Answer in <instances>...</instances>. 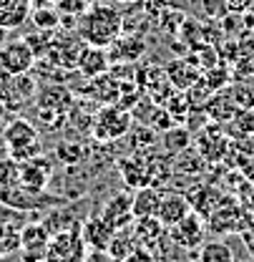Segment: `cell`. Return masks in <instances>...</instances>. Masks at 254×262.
<instances>
[{
	"label": "cell",
	"instance_id": "cell-10",
	"mask_svg": "<svg viewBox=\"0 0 254 262\" xmlns=\"http://www.w3.org/2000/svg\"><path fill=\"white\" fill-rule=\"evenodd\" d=\"M51 174H53V162L45 159L43 154L18 164V179L33 194H43L45 192V187L51 182Z\"/></svg>",
	"mask_w": 254,
	"mask_h": 262
},
{
	"label": "cell",
	"instance_id": "cell-22",
	"mask_svg": "<svg viewBox=\"0 0 254 262\" xmlns=\"http://www.w3.org/2000/svg\"><path fill=\"white\" fill-rule=\"evenodd\" d=\"M136 247H138V237L133 234V225H131V227H126V229H116V232H113L111 245H108L106 252L116 262H124Z\"/></svg>",
	"mask_w": 254,
	"mask_h": 262
},
{
	"label": "cell",
	"instance_id": "cell-27",
	"mask_svg": "<svg viewBox=\"0 0 254 262\" xmlns=\"http://www.w3.org/2000/svg\"><path fill=\"white\" fill-rule=\"evenodd\" d=\"M164 146L169 149V151H174V154H181V151H187L191 144V131L184 126V124H176V126H171V129L164 131Z\"/></svg>",
	"mask_w": 254,
	"mask_h": 262
},
{
	"label": "cell",
	"instance_id": "cell-2",
	"mask_svg": "<svg viewBox=\"0 0 254 262\" xmlns=\"http://www.w3.org/2000/svg\"><path fill=\"white\" fill-rule=\"evenodd\" d=\"M3 144L8 149V157L13 162H28L33 157H40V139H38V129L33 126L28 119L15 116L3 126Z\"/></svg>",
	"mask_w": 254,
	"mask_h": 262
},
{
	"label": "cell",
	"instance_id": "cell-7",
	"mask_svg": "<svg viewBox=\"0 0 254 262\" xmlns=\"http://www.w3.org/2000/svg\"><path fill=\"white\" fill-rule=\"evenodd\" d=\"M33 96H35V81L28 73H20V76L3 73L0 76V101L8 108V114L31 103Z\"/></svg>",
	"mask_w": 254,
	"mask_h": 262
},
{
	"label": "cell",
	"instance_id": "cell-28",
	"mask_svg": "<svg viewBox=\"0 0 254 262\" xmlns=\"http://www.w3.org/2000/svg\"><path fill=\"white\" fill-rule=\"evenodd\" d=\"M88 0H58L56 3V10L61 13V18H73V20H78L86 10H88Z\"/></svg>",
	"mask_w": 254,
	"mask_h": 262
},
{
	"label": "cell",
	"instance_id": "cell-6",
	"mask_svg": "<svg viewBox=\"0 0 254 262\" xmlns=\"http://www.w3.org/2000/svg\"><path fill=\"white\" fill-rule=\"evenodd\" d=\"M119 171L124 177L128 187L138 189V187H156L161 179H166V169L159 162H149L144 157H133V159H119Z\"/></svg>",
	"mask_w": 254,
	"mask_h": 262
},
{
	"label": "cell",
	"instance_id": "cell-21",
	"mask_svg": "<svg viewBox=\"0 0 254 262\" xmlns=\"http://www.w3.org/2000/svg\"><path fill=\"white\" fill-rule=\"evenodd\" d=\"M131 202H133V217H156L159 212V202H161V192L156 187H138L133 194H131Z\"/></svg>",
	"mask_w": 254,
	"mask_h": 262
},
{
	"label": "cell",
	"instance_id": "cell-41",
	"mask_svg": "<svg viewBox=\"0 0 254 262\" xmlns=\"http://www.w3.org/2000/svg\"><path fill=\"white\" fill-rule=\"evenodd\" d=\"M0 76H3V66H0Z\"/></svg>",
	"mask_w": 254,
	"mask_h": 262
},
{
	"label": "cell",
	"instance_id": "cell-20",
	"mask_svg": "<svg viewBox=\"0 0 254 262\" xmlns=\"http://www.w3.org/2000/svg\"><path fill=\"white\" fill-rule=\"evenodd\" d=\"M232 63H234V73L239 78H252L254 76V31L237 38V56H234Z\"/></svg>",
	"mask_w": 254,
	"mask_h": 262
},
{
	"label": "cell",
	"instance_id": "cell-25",
	"mask_svg": "<svg viewBox=\"0 0 254 262\" xmlns=\"http://www.w3.org/2000/svg\"><path fill=\"white\" fill-rule=\"evenodd\" d=\"M199 262H237V260H234V250L226 242L212 239V242H204L199 247Z\"/></svg>",
	"mask_w": 254,
	"mask_h": 262
},
{
	"label": "cell",
	"instance_id": "cell-36",
	"mask_svg": "<svg viewBox=\"0 0 254 262\" xmlns=\"http://www.w3.org/2000/svg\"><path fill=\"white\" fill-rule=\"evenodd\" d=\"M33 8H45V5H56V0H31Z\"/></svg>",
	"mask_w": 254,
	"mask_h": 262
},
{
	"label": "cell",
	"instance_id": "cell-38",
	"mask_svg": "<svg viewBox=\"0 0 254 262\" xmlns=\"http://www.w3.org/2000/svg\"><path fill=\"white\" fill-rule=\"evenodd\" d=\"M5 40H8V31H5V28H0V46H3Z\"/></svg>",
	"mask_w": 254,
	"mask_h": 262
},
{
	"label": "cell",
	"instance_id": "cell-11",
	"mask_svg": "<svg viewBox=\"0 0 254 262\" xmlns=\"http://www.w3.org/2000/svg\"><path fill=\"white\" fill-rule=\"evenodd\" d=\"M101 220L108 225L111 229H126L136 222L133 217V202L128 192H119L113 194L101 209Z\"/></svg>",
	"mask_w": 254,
	"mask_h": 262
},
{
	"label": "cell",
	"instance_id": "cell-13",
	"mask_svg": "<svg viewBox=\"0 0 254 262\" xmlns=\"http://www.w3.org/2000/svg\"><path fill=\"white\" fill-rule=\"evenodd\" d=\"M76 68H78V73L86 76V78H98V76L108 73V71H111L108 51L83 43V48H81V53H78V61H76Z\"/></svg>",
	"mask_w": 254,
	"mask_h": 262
},
{
	"label": "cell",
	"instance_id": "cell-1",
	"mask_svg": "<svg viewBox=\"0 0 254 262\" xmlns=\"http://www.w3.org/2000/svg\"><path fill=\"white\" fill-rule=\"evenodd\" d=\"M76 31H78V38L86 46L108 48L124 33V15L108 3H94L78 18Z\"/></svg>",
	"mask_w": 254,
	"mask_h": 262
},
{
	"label": "cell",
	"instance_id": "cell-40",
	"mask_svg": "<svg viewBox=\"0 0 254 262\" xmlns=\"http://www.w3.org/2000/svg\"><path fill=\"white\" fill-rule=\"evenodd\" d=\"M119 3H136V0H119Z\"/></svg>",
	"mask_w": 254,
	"mask_h": 262
},
{
	"label": "cell",
	"instance_id": "cell-33",
	"mask_svg": "<svg viewBox=\"0 0 254 262\" xmlns=\"http://www.w3.org/2000/svg\"><path fill=\"white\" fill-rule=\"evenodd\" d=\"M226 8H229V13L247 15V13L254 8V0H226Z\"/></svg>",
	"mask_w": 254,
	"mask_h": 262
},
{
	"label": "cell",
	"instance_id": "cell-29",
	"mask_svg": "<svg viewBox=\"0 0 254 262\" xmlns=\"http://www.w3.org/2000/svg\"><path fill=\"white\" fill-rule=\"evenodd\" d=\"M13 184H18V162H13L10 157L0 159V192L10 189Z\"/></svg>",
	"mask_w": 254,
	"mask_h": 262
},
{
	"label": "cell",
	"instance_id": "cell-37",
	"mask_svg": "<svg viewBox=\"0 0 254 262\" xmlns=\"http://www.w3.org/2000/svg\"><path fill=\"white\" fill-rule=\"evenodd\" d=\"M0 262H18V260H15V257L8 252V255H0Z\"/></svg>",
	"mask_w": 254,
	"mask_h": 262
},
{
	"label": "cell",
	"instance_id": "cell-3",
	"mask_svg": "<svg viewBox=\"0 0 254 262\" xmlns=\"http://www.w3.org/2000/svg\"><path fill=\"white\" fill-rule=\"evenodd\" d=\"M86 255H88V245L83 239L81 225H71V227L53 232L51 245L45 250L48 262H83Z\"/></svg>",
	"mask_w": 254,
	"mask_h": 262
},
{
	"label": "cell",
	"instance_id": "cell-9",
	"mask_svg": "<svg viewBox=\"0 0 254 262\" xmlns=\"http://www.w3.org/2000/svg\"><path fill=\"white\" fill-rule=\"evenodd\" d=\"M169 232H171L174 245H176V247H181V250L201 247V245H204V237H206V217L191 209L179 225L169 227Z\"/></svg>",
	"mask_w": 254,
	"mask_h": 262
},
{
	"label": "cell",
	"instance_id": "cell-39",
	"mask_svg": "<svg viewBox=\"0 0 254 262\" xmlns=\"http://www.w3.org/2000/svg\"><path fill=\"white\" fill-rule=\"evenodd\" d=\"M5 116H8V108H5V106H3V101H0V121H3Z\"/></svg>",
	"mask_w": 254,
	"mask_h": 262
},
{
	"label": "cell",
	"instance_id": "cell-18",
	"mask_svg": "<svg viewBox=\"0 0 254 262\" xmlns=\"http://www.w3.org/2000/svg\"><path fill=\"white\" fill-rule=\"evenodd\" d=\"M51 229L45 222H31L20 229V252H33V255H43L51 245Z\"/></svg>",
	"mask_w": 254,
	"mask_h": 262
},
{
	"label": "cell",
	"instance_id": "cell-12",
	"mask_svg": "<svg viewBox=\"0 0 254 262\" xmlns=\"http://www.w3.org/2000/svg\"><path fill=\"white\" fill-rule=\"evenodd\" d=\"M106 51H108L111 63L131 66V63H136V61H141V58L146 56L149 46H146V40H144L141 35H124V33H121Z\"/></svg>",
	"mask_w": 254,
	"mask_h": 262
},
{
	"label": "cell",
	"instance_id": "cell-34",
	"mask_svg": "<svg viewBox=\"0 0 254 262\" xmlns=\"http://www.w3.org/2000/svg\"><path fill=\"white\" fill-rule=\"evenodd\" d=\"M83 262H116L106 250H88V255H86V260Z\"/></svg>",
	"mask_w": 254,
	"mask_h": 262
},
{
	"label": "cell",
	"instance_id": "cell-42",
	"mask_svg": "<svg viewBox=\"0 0 254 262\" xmlns=\"http://www.w3.org/2000/svg\"><path fill=\"white\" fill-rule=\"evenodd\" d=\"M56 3H58V0H56Z\"/></svg>",
	"mask_w": 254,
	"mask_h": 262
},
{
	"label": "cell",
	"instance_id": "cell-43",
	"mask_svg": "<svg viewBox=\"0 0 254 262\" xmlns=\"http://www.w3.org/2000/svg\"><path fill=\"white\" fill-rule=\"evenodd\" d=\"M196 262H199V260H196Z\"/></svg>",
	"mask_w": 254,
	"mask_h": 262
},
{
	"label": "cell",
	"instance_id": "cell-17",
	"mask_svg": "<svg viewBox=\"0 0 254 262\" xmlns=\"http://www.w3.org/2000/svg\"><path fill=\"white\" fill-rule=\"evenodd\" d=\"M33 3L31 0H0V28L15 31L31 20Z\"/></svg>",
	"mask_w": 254,
	"mask_h": 262
},
{
	"label": "cell",
	"instance_id": "cell-15",
	"mask_svg": "<svg viewBox=\"0 0 254 262\" xmlns=\"http://www.w3.org/2000/svg\"><path fill=\"white\" fill-rule=\"evenodd\" d=\"M164 71H166V78L171 81V86L176 91H189L201 76V68L194 63V58H174L164 66Z\"/></svg>",
	"mask_w": 254,
	"mask_h": 262
},
{
	"label": "cell",
	"instance_id": "cell-35",
	"mask_svg": "<svg viewBox=\"0 0 254 262\" xmlns=\"http://www.w3.org/2000/svg\"><path fill=\"white\" fill-rule=\"evenodd\" d=\"M20 262H48L45 252L43 255H33V252H20Z\"/></svg>",
	"mask_w": 254,
	"mask_h": 262
},
{
	"label": "cell",
	"instance_id": "cell-32",
	"mask_svg": "<svg viewBox=\"0 0 254 262\" xmlns=\"http://www.w3.org/2000/svg\"><path fill=\"white\" fill-rule=\"evenodd\" d=\"M124 262H159V257L149 250V247H144V245H138L131 255H128Z\"/></svg>",
	"mask_w": 254,
	"mask_h": 262
},
{
	"label": "cell",
	"instance_id": "cell-8",
	"mask_svg": "<svg viewBox=\"0 0 254 262\" xmlns=\"http://www.w3.org/2000/svg\"><path fill=\"white\" fill-rule=\"evenodd\" d=\"M38 63V56L33 53L26 38H15V40H5L0 46V66L3 73L10 76H20V73H31L33 66Z\"/></svg>",
	"mask_w": 254,
	"mask_h": 262
},
{
	"label": "cell",
	"instance_id": "cell-4",
	"mask_svg": "<svg viewBox=\"0 0 254 262\" xmlns=\"http://www.w3.org/2000/svg\"><path fill=\"white\" fill-rule=\"evenodd\" d=\"M131 114L121 106H113V103H106L94 119V126H91V136L101 144H108V141H116L121 136H126L131 131Z\"/></svg>",
	"mask_w": 254,
	"mask_h": 262
},
{
	"label": "cell",
	"instance_id": "cell-14",
	"mask_svg": "<svg viewBox=\"0 0 254 262\" xmlns=\"http://www.w3.org/2000/svg\"><path fill=\"white\" fill-rule=\"evenodd\" d=\"M189 212H191L189 196L179 194V192H169V194H161L156 217L161 220V225L169 229V227H174V225H179V222H181Z\"/></svg>",
	"mask_w": 254,
	"mask_h": 262
},
{
	"label": "cell",
	"instance_id": "cell-23",
	"mask_svg": "<svg viewBox=\"0 0 254 262\" xmlns=\"http://www.w3.org/2000/svg\"><path fill=\"white\" fill-rule=\"evenodd\" d=\"M164 225H161L159 217H138L136 222H133V234L138 237V245H144V247H151V245H156L161 237H164Z\"/></svg>",
	"mask_w": 254,
	"mask_h": 262
},
{
	"label": "cell",
	"instance_id": "cell-30",
	"mask_svg": "<svg viewBox=\"0 0 254 262\" xmlns=\"http://www.w3.org/2000/svg\"><path fill=\"white\" fill-rule=\"evenodd\" d=\"M201 10H204L212 20H222L224 15H229L226 0H201Z\"/></svg>",
	"mask_w": 254,
	"mask_h": 262
},
{
	"label": "cell",
	"instance_id": "cell-19",
	"mask_svg": "<svg viewBox=\"0 0 254 262\" xmlns=\"http://www.w3.org/2000/svg\"><path fill=\"white\" fill-rule=\"evenodd\" d=\"M81 232H83V239H86L88 250H108L111 237H113L116 229L108 227V225L101 220V214H94V217H88V220L81 225Z\"/></svg>",
	"mask_w": 254,
	"mask_h": 262
},
{
	"label": "cell",
	"instance_id": "cell-5",
	"mask_svg": "<svg viewBox=\"0 0 254 262\" xmlns=\"http://www.w3.org/2000/svg\"><path fill=\"white\" fill-rule=\"evenodd\" d=\"M194 149L206 164H219L226 162L232 151V139L226 136V131L219 129V124H204L194 139Z\"/></svg>",
	"mask_w": 254,
	"mask_h": 262
},
{
	"label": "cell",
	"instance_id": "cell-31",
	"mask_svg": "<svg viewBox=\"0 0 254 262\" xmlns=\"http://www.w3.org/2000/svg\"><path fill=\"white\" fill-rule=\"evenodd\" d=\"M81 157H83V149H81L78 144H68V141H65V144L58 146V159H61V162H78Z\"/></svg>",
	"mask_w": 254,
	"mask_h": 262
},
{
	"label": "cell",
	"instance_id": "cell-24",
	"mask_svg": "<svg viewBox=\"0 0 254 262\" xmlns=\"http://www.w3.org/2000/svg\"><path fill=\"white\" fill-rule=\"evenodd\" d=\"M226 126V136L239 141L254 134V108H237V114L224 124Z\"/></svg>",
	"mask_w": 254,
	"mask_h": 262
},
{
	"label": "cell",
	"instance_id": "cell-16",
	"mask_svg": "<svg viewBox=\"0 0 254 262\" xmlns=\"http://www.w3.org/2000/svg\"><path fill=\"white\" fill-rule=\"evenodd\" d=\"M237 101L232 96V89L226 86L222 91H217L214 96L209 98L206 103H204V116H206V121H212V124H226L234 114H237Z\"/></svg>",
	"mask_w": 254,
	"mask_h": 262
},
{
	"label": "cell",
	"instance_id": "cell-26",
	"mask_svg": "<svg viewBox=\"0 0 254 262\" xmlns=\"http://www.w3.org/2000/svg\"><path fill=\"white\" fill-rule=\"evenodd\" d=\"M31 23L35 31H45L53 33L61 26V13L56 10V5H45V8H33L31 13Z\"/></svg>",
	"mask_w": 254,
	"mask_h": 262
}]
</instances>
